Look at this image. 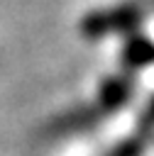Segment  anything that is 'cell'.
<instances>
[{
  "mask_svg": "<svg viewBox=\"0 0 154 156\" xmlns=\"http://www.w3.org/2000/svg\"><path fill=\"white\" fill-rule=\"evenodd\" d=\"M127 93H130V88H127V83H125L122 78H110V80L103 83V90H100V105H103L105 110H112V107H117V105L125 102Z\"/></svg>",
  "mask_w": 154,
  "mask_h": 156,
  "instance_id": "cell-3",
  "label": "cell"
},
{
  "mask_svg": "<svg viewBox=\"0 0 154 156\" xmlns=\"http://www.w3.org/2000/svg\"><path fill=\"white\" fill-rule=\"evenodd\" d=\"M137 24H139V10L122 5V7L100 10V12L88 15L81 24V32L88 37H103L112 32H132Z\"/></svg>",
  "mask_w": 154,
  "mask_h": 156,
  "instance_id": "cell-1",
  "label": "cell"
},
{
  "mask_svg": "<svg viewBox=\"0 0 154 156\" xmlns=\"http://www.w3.org/2000/svg\"><path fill=\"white\" fill-rule=\"evenodd\" d=\"M125 63H130L132 68L154 63V44H152L149 39L132 37V39L127 41V46H125Z\"/></svg>",
  "mask_w": 154,
  "mask_h": 156,
  "instance_id": "cell-2",
  "label": "cell"
}]
</instances>
